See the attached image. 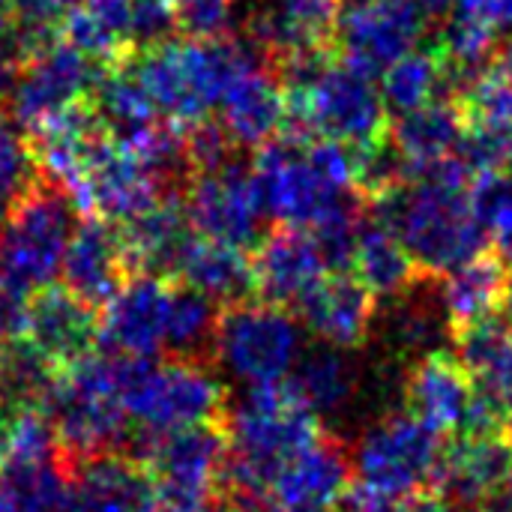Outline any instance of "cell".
<instances>
[{"label":"cell","instance_id":"1","mask_svg":"<svg viewBox=\"0 0 512 512\" xmlns=\"http://www.w3.org/2000/svg\"><path fill=\"white\" fill-rule=\"evenodd\" d=\"M471 168L453 156L372 198V219L387 225L423 276H444L486 252V231L471 201Z\"/></svg>","mask_w":512,"mask_h":512},{"label":"cell","instance_id":"2","mask_svg":"<svg viewBox=\"0 0 512 512\" xmlns=\"http://www.w3.org/2000/svg\"><path fill=\"white\" fill-rule=\"evenodd\" d=\"M225 471L222 495L243 512H267L276 474L321 435V420L291 393L288 384L255 387L225 414Z\"/></svg>","mask_w":512,"mask_h":512},{"label":"cell","instance_id":"3","mask_svg":"<svg viewBox=\"0 0 512 512\" xmlns=\"http://www.w3.org/2000/svg\"><path fill=\"white\" fill-rule=\"evenodd\" d=\"M123 63L150 96L156 114L180 129L210 117L228 84L258 63L255 51L231 36L165 39L132 48Z\"/></svg>","mask_w":512,"mask_h":512},{"label":"cell","instance_id":"4","mask_svg":"<svg viewBox=\"0 0 512 512\" xmlns=\"http://www.w3.org/2000/svg\"><path fill=\"white\" fill-rule=\"evenodd\" d=\"M111 354V351H108ZM117 393L129 417L126 453L138 450L168 432L222 423L225 420V384L201 360H165L111 354Z\"/></svg>","mask_w":512,"mask_h":512},{"label":"cell","instance_id":"5","mask_svg":"<svg viewBox=\"0 0 512 512\" xmlns=\"http://www.w3.org/2000/svg\"><path fill=\"white\" fill-rule=\"evenodd\" d=\"M75 213L72 195L57 180L39 174L0 216V285L18 297L54 285L78 222Z\"/></svg>","mask_w":512,"mask_h":512},{"label":"cell","instance_id":"6","mask_svg":"<svg viewBox=\"0 0 512 512\" xmlns=\"http://www.w3.org/2000/svg\"><path fill=\"white\" fill-rule=\"evenodd\" d=\"M39 411L66 459L126 450L129 417L117 393L114 360L108 351H96L72 369L57 372Z\"/></svg>","mask_w":512,"mask_h":512},{"label":"cell","instance_id":"7","mask_svg":"<svg viewBox=\"0 0 512 512\" xmlns=\"http://www.w3.org/2000/svg\"><path fill=\"white\" fill-rule=\"evenodd\" d=\"M300 354L303 324L285 306L240 300L219 315L213 357L219 369L246 390L285 384Z\"/></svg>","mask_w":512,"mask_h":512},{"label":"cell","instance_id":"8","mask_svg":"<svg viewBox=\"0 0 512 512\" xmlns=\"http://www.w3.org/2000/svg\"><path fill=\"white\" fill-rule=\"evenodd\" d=\"M438 456L441 435L411 411H393L360 435L348 459L357 483L372 486L393 501H411L432 489Z\"/></svg>","mask_w":512,"mask_h":512},{"label":"cell","instance_id":"9","mask_svg":"<svg viewBox=\"0 0 512 512\" xmlns=\"http://www.w3.org/2000/svg\"><path fill=\"white\" fill-rule=\"evenodd\" d=\"M225 453V426L204 423L147 441L135 459L150 471L156 501L177 512H204L222 489Z\"/></svg>","mask_w":512,"mask_h":512},{"label":"cell","instance_id":"10","mask_svg":"<svg viewBox=\"0 0 512 512\" xmlns=\"http://www.w3.org/2000/svg\"><path fill=\"white\" fill-rule=\"evenodd\" d=\"M264 213L285 228L312 231L330 210H336L348 189L330 183L306 153V138L276 135L258 147L252 165Z\"/></svg>","mask_w":512,"mask_h":512},{"label":"cell","instance_id":"11","mask_svg":"<svg viewBox=\"0 0 512 512\" xmlns=\"http://www.w3.org/2000/svg\"><path fill=\"white\" fill-rule=\"evenodd\" d=\"M426 36V12L414 0H342L333 54L348 69L378 78Z\"/></svg>","mask_w":512,"mask_h":512},{"label":"cell","instance_id":"12","mask_svg":"<svg viewBox=\"0 0 512 512\" xmlns=\"http://www.w3.org/2000/svg\"><path fill=\"white\" fill-rule=\"evenodd\" d=\"M183 207L198 237L237 249L258 246L264 237V204L252 168L234 156L216 168L192 171L183 183Z\"/></svg>","mask_w":512,"mask_h":512},{"label":"cell","instance_id":"13","mask_svg":"<svg viewBox=\"0 0 512 512\" xmlns=\"http://www.w3.org/2000/svg\"><path fill=\"white\" fill-rule=\"evenodd\" d=\"M105 69L108 66H99L66 39H57L54 45L21 63L6 96L12 120L21 126L24 135L39 129L72 102L87 99Z\"/></svg>","mask_w":512,"mask_h":512},{"label":"cell","instance_id":"14","mask_svg":"<svg viewBox=\"0 0 512 512\" xmlns=\"http://www.w3.org/2000/svg\"><path fill=\"white\" fill-rule=\"evenodd\" d=\"M174 282L132 273L99 309V348L126 357H156L165 348Z\"/></svg>","mask_w":512,"mask_h":512},{"label":"cell","instance_id":"15","mask_svg":"<svg viewBox=\"0 0 512 512\" xmlns=\"http://www.w3.org/2000/svg\"><path fill=\"white\" fill-rule=\"evenodd\" d=\"M21 336L57 372L72 369L99 351V309L63 285H45L24 303Z\"/></svg>","mask_w":512,"mask_h":512},{"label":"cell","instance_id":"16","mask_svg":"<svg viewBox=\"0 0 512 512\" xmlns=\"http://www.w3.org/2000/svg\"><path fill=\"white\" fill-rule=\"evenodd\" d=\"M132 276L120 225L96 213H84L75 222V231L66 243L60 279L63 288L81 297L84 303L102 309L114 291Z\"/></svg>","mask_w":512,"mask_h":512},{"label":"cell","instance_id":"17","mask_svg":"<svg viewBox=\"0 0 512 512\" xmlns=\"http://www.w3.org/2000/svg\"><path fill=\"white\" fill-rule=\"evenodd\" d=\"M66 471V512H144L153 501L150 471L126 450H102L66 459Z\"/></svg>","mask_w":512,"mask_h":512},{"label":"cell","instance_id":"18","mask_svg":"<svg viewBox=\"0 0 512 512\" xmlns=\"http://www.w3.org/2000/svg\"><path fill=\"white\" fill-rule=\"evenodd\" d=\"M342 0H255L246 18L258 51L282 63L297 54L333 51V30Z\"/></svg>","mask_w":512,"mask_h":512},{"label":"cell","instance_id":"19","mask_svg":"<svg viewBox=\"0 0 512 512\" xmlns=\"http://www.w3.org/2000/svg\"><path fill=\"white\" fill-rule=\"evenodd\" d=\"M512 444L507 435H462L456 444L441 447L432 492L459 507H486L507 489Z\"/></svg>","mask_w":512,"mask_h":512},{"label":"cell","instance_id":"20","mask_svg":"<svg viewBox=\"0 0 512 512\" xmlns=\"http://www.w3.org/2000/svg\"><path fill=\"white\" fill-rule=\"evenodd\" d=\"M327 261L309 231L279 228L258 240V252L252 258V291L264 303L297 306L324 276Z\"/></svg>","mask_w":512,"mask_h":512},{"label":"cell","instance_id":"21","mask_svg":"<svg viewBox=\"0 0 512 512\" xmlns=\"http://www.w3.org/2000/svg\"><path fill=\"white\" fill-rule=\"evenodd\" d=\"M351 486V459L327 438L297 453L270 483L267 510L333 512Z\"/></svg>","mask_w":512,"mask_h":512},{"label":"cell","instance_id":"22","mask_svg":"<svg viewBox=\"0 0 512 512\" xmlns=\"http://www.w3.org/2000/svg\"><path fill=\"white\" fill-rule=\"evenodd\" d=\"M300 321L321 345L351 351L366 342L375 327L372 291L348 273L324 276L300 303Z\"/></svg>","mask_w":512,"mask_h":512},{"label":"cell","instance_id":"23","mask_svg":"<svg viewBox=\"0 0 512 512\" xmlns=\"http://www.w3.org/2000/svg\"><path fill=\"white\" fill-rule=\"evenodd\" d=\"M471 396H474L471 375L447 351L414 360V369L408 372L405 381V399L411 414L438 435L462 432Z\"/></svg>","mask_w":512,"mask_h":512},{"label":"cell","instance_id":"24","mask_svg":"<svg viewBox=\"0 0 512 512\" xmlns=\"http://www.w3.org/2000/svg\"><path fill=\"white\" fill-rule=\"evenodd\" d=\"M120 237L132 273L174 279L180 255L195 237V231L189 225L180 192H171L162 201H156L150 210L120 222Z\"/></svg>","mask_w":512,"mask_h":512},{"label":"cell","instance_id":"25","mask_svg":"<svg viewBox=\"0 0 512 512\" xmlns=\"http://www.w3.org/2000/svg\"><path fill=\"white\" fill-rule=\"evenodd\" d=\"M219 123L237 147H261L282 132L285 96L273 72L258 63L240 72L219 99Z\"/></svg>","mask_w":512,"mask_h":512},{"label":"cell","instance_id":"26","mask_svg":"<svg viewBox=\"0 0 512 512\" xmlns=\"http://www.w3.org/2000/svg\"><path fill=\"white\" fill-rule=\"evenodd\" d=\"M465 135V120L456 99H435L414 111L396 114L390 123V144L408 168V180L453 159Z\"/></svg>","mask_w":512,"mask_h":512},{"label":"cell","instance_id":"27","mask_svg":"<svg viewBox=\"0 0 512 512\" xmlns=\"http://www.w3.org/2000/svg\"><path fill=\"white\" fill-rule=\"evenodd\" d=\"M507 279L510 264L498 252H480L471 261L444 273L438 297L453 324V333L495 318L504 309Z\"/></svg>","mask_w":512,"mask_h":512},{"label":"cell","instance_id":"28","mask_svg":"<svg viewBox=\"0 0 512 512\" xmlns=\"http://www.w3.org/2000/svg\"><path fill=\"white\" fill-rule=\"evenodd\" d=\"M420 282V279H417ZM417 282L405 288L399 297L387 300V315L378 321L387 348L399 357L420 360L426 354H438L453 342V324L441 306L435 291H417Z\"/></svg>","mask_w":512,"mask_h":512},{"label":"cell","instance_id":"29","mask_svg":"<svg viewBox=\"0 0 512 512\" xmlns=\"http://www.w3.org/2000/svg\"><path fill=\"white\" fill-rule=\"evenodd\" d=\"M171 282L189 285L219 306H231L252 294V261L246 258V249L195 234L183 249Z\"/></svg>","mask_w":512,"mask_h":512},{"label":"cell","instance_id":"30","mask_svg":"<svg viewBox=\"0 0 512 512\" xmlns=\"http://www.w3.org/2000/svg\"><path fill=\"white\" fill-rule=\"evenodd\" d=\"M285 384L318 420L345 411L357 396V372L348 354L330 345L303 348Z\"/></svg>","mask_w":512,"mask_h":512},{"label":"cell","instance_id":"31","mask_svg":"<svg viewBox=\"0 0 512 512\" xmlns=\"http://www.w3.org/2000/svg\"><path fill=\"white\" fill-rule=\"evenodd\" d=\"M354 276L372 291V297L393 300L405 288H411L423 273L417 270L414 258L402 246V240L381 225L378 219H363L354 255H351Z\"/></svg>","mask_w":512,"mask_h":512},{"label":"cell","instance_id":"32","mask_svg":"<svg viewBox=\"0 0 512 512\" xmlns=\"http://www.w3.org/2000/svg\"><path fill=\"white\" fill-rule=\"evenodd\" d=\"M456 360L471 375L474 387L504 402L512 396V324L498 318L465 327L453 336Z\"/></svg>","mask_w":512,"mask_h":512},{"label":"cell","instance_id":"33","mask_svg":"<svg viewBox=\"0 0 512 512\" xmlns=\"http://www.w3.org/2000/svg\"><path fill=\"white\" fill-rule=\"evenodd\" d=\"M219 303L204 297L201 291L174 282L171 291V309H168V330H165V348L177 360H201L207 363L213 357V342L219 330Z\"/></svg>","mask_w":512,"mask_h":512},{"label":"cell","instance_id":"34","mask_svg":"<svg viewBox=\"0 0 512 512\" xmlns=\"http://www.w3.org/2000/svg\"><path fill=\"white\" fill-rule=\"evenodd\" d=\"M0 486L12 512H66L69 471L63 453L36 462H3Z\"/></svg>","mask_w":512,"mask_h":512},{"label":"cell","instance_id":"35","mask_svg":"<svg viewBox=\"0 0 512 512\" xmlns=\"http://www.w3.org/2000/svg\"><path fill=\"white\" fill-rule=\"evenodd\" d=\"M447 87V72L438 51H408L381 72V99L390 114L414 111L426 102L441 99Z\"/></svg>","mask_w":512,"mask_h":512},{"label":"cell","instance_id":"36","mask_svg":"<svg viewBox=\"0 0 512 512\" xmlns=\"http://www.w3.org/2000/svg\"><path fill=\"white\" fill-rule=\"evenodd\" d=\"M57 369L24 339H3L0 342V405L15 411L39 408L48 396Z\"/></svg>","mask_w":512,"mask_h":512},{"label":"cell","instance_id":"37","mask_svg":"<svg viewBox=\"0 0 512 512\" xmlns=\"http://www.w3.org/2000/svg\"><path fill=\"white\" fill-rule=\"evenodd\" d=\"M456 105L462 111L465 129L512 138V78L495 63L483 66L456 93Z\"/></svg>","mask_w":512,"mask_h":512},{"label":"cell","instance_id":"38","mask_svg":"<svg viewBox=\"0 0 512 512\" xmlns=\"http://www.w3.org/2000/svg\"><path fill=\"white\" fill-rule=\"evenodd\" d=\"M468 189L486 240L507 264H512V174H507V168L477 171L471 174Z\"/></svg>","mask_w":512,"mask_h":512},{"label":"cell","instance_id":"39","mask_svg":"<svg viewBox=\"0 0 512 512\" xmlns=\"http://www.w3.org/2000/svg\"><path fill=\"white\" fill-rule=\"evenodd\" d=\"M39 174L42 171L36 168L27 135L12 120V114L0 108V216L15 204L18 195L30 189Z\"/></svg>","mask_w":512,"mask_h":512},{"label":"cell","instance_id":"40","mask_svg":"<svg viewBox=\"0 0 512 512\" xmlns=\"http://www.w3.org/2000/svg\"><path fill=\"white\" fill-rule=\"evenodd\" d=\"M174 24L186 39L228 36L234 0H171Z\"/></svg>","mask_w":512,"mask_h":512},{"label":"cell","instance_id":"41","mask_svg":"<svg viewBox=\"0 0 512 512\" xmlns=\"http://www.w3.org/2000/svg\"><path fill=\"white\" fill-rule=\"evenodd\" d=\"M177 30L171 0H132L129 12V42L132 48H147L171 39Z\"/></svg>","mask_w":512,"mask_h":512},{"label":"cell","instance_id":"42","mask_svg":"<svg viewBox=\"0 0 512 512\" xmlns=\"http://www.w3.org/2000/svg\"><path fill=\"white\" fill-rule=\"evenodd\" d=\"M18 69H21V54H18V48H15V42H12V36L6 30V33H0V99L9 96Z\"/></svg>","mask_w":512,"mask_h":512},{"label":"cell","instance_id":"43","mask_svg":"<svg viewBox=\"0 0 512 512\" xmlns=\"http://www.w3.org/2000/svg\"><path fill=\"white\" fill-rule=\"evenodd\" d=\"M402 512H465V507H459V504L447 501V498H444V495H438V492H423V495H417V498L405 501Z\"/></svg>","mask_w":512,"mask_h":512},{"label":"cell","instance_id":"44","mask_svg":"<svg viewBox=\"0 0 512 512\" xmlns=\"http://www.w3.org/2000/svg\"><path fill=\"white\" fill-rule=\"evenodd\" d=\"M12 24V0H0V33H6Z\"/></svg>","mask_w":512,"mask_h":512},{"label":"cell","instance_id":"45","mask_svg":"<svg viewBox=\"0 0 512 512\" xmlns=\"http://www.w3.org/2000/svg\"><path fill=\"white\" fill-rule=\"evenodd\" d=\"M504 309H507V315H510V321H512V267H510V279H507V297H504Z\"/></svg>","mask_w":512,"mask_h":512},{"label":"cell","instance_id":"46","mask_svg":"<svg viewBox=\"0 0 512 512\" xmlns=\"http://www.w3.org/2000/svg\"><path fill=\"white\" fill-rule=\"evenodd\" d=\"M144 512H177V510H171V507H165L162 501H156V498H153V501L147 504V510Z\"/></svg>","mask_w":512,"mask_h":512},{"label":"cell","instance_id":"47","mask_svg":"<svg viewBox=\"0 0 512 512\" xmlns=\"http://www.w3.org/2000/svg\"><path fill=\"white\" fill-rule=\"evenodd\" d=\"M0 512H12V504H9V498H6V492H3V486H0Z\"/></svg>","mask_w":512,"mask_h":512},{"label":"cell","instance_id":"48","mask_svg":"<svg viewBox=\"0 0 512 512\" xmlns=\"http://www.w3.org/2000/svg\"><path fill=\"white\" fill-rule=\"evenodd\" d=\"M477 512H512V507H489V504H486V507H480Z\"/></svg>","mask_w":512,"mask_h":512},{"label":"cell","instance_id":"49","mask_svg":"<svg viewBox=\"0 0 512 512\" xmlns=\"http://www.w3.org/2000/svg\"><path fill=\"white\" fill-rule=\"evenodd\" d=\"M507 492H510V504H512V465H510V477H507Z\"/></svg>","mask_w":512,"mask_h":512},{"label":"cell","instance_id":"50","mask_svg":"<svg viewBox=\"0 0 512 512\" xmlns=\"http://www.w3.org/2000/svg\"><path fill=\"white\" fill-rule=\"evenodd\" d=\"M507 414H510V423H512V396H510V402H507Z\"/></svg>","mask_w":512,"mask_h":512}]
</instances>
